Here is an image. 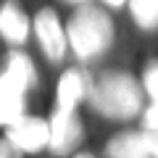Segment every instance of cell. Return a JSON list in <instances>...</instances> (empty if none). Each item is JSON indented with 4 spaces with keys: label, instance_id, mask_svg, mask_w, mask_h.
I'll use <instances>...</instances> for the list:
<instances>
[{
    "label": "cell",
    "instance_id": "obj_16",
    "mask_svg": "<svg viewBox=\"0 0 158 158\" xmlns=\"http://www.w3.org/2000/svg\"><path fill=\"white\" fill-rule=\"evenodd\" d=\"M98 3H103L106 8H111L113 13H116V11H124V8H127V0H98Z\"/></svg>",
    "mask_w": 158,
    "mask_h": 158
},
{
    "label": "cell",
    "instance_id": "obj_11",
    "mask_svg": "<svg viewBox=\"0 0 158 158\" xmlns=\"http://www.w3.org/2000/svg\"><path fill=\"white\" fill-rule=\"evenodd\" d=\"M127 13L140 32H158V0H127Z\"/></svg>",
    "mask_w": 158,
    "mask_h": 158
},
{
    "label": "cell",
    "instance_id": "obj_4",
    "mask_svg": "<svg viewBox=\"0 0 158 158\" xmlns=\"http://www.w3.org/2000/svg\"><path fill=\"white\" fill-rule=\"evenodd\" d=\"M48 124H50V140L45 150L48 158H69L74 150L90 142V124L82 108H71V111L50 108Z\"/></svg>",
    "mask_w": 158,
    "mask_h": 158
},
{
    "label": "cell",
    "instance_id": "obj_14",
    "mask_svg": "<svg viewBox=\"0 0 158 158\" xmlns=\"http://www.w3.org/2000/svg\"><path fill=\"white\" fill-rule=\"evenodd\" d=\"M0 158H29V156L24 150H19V148L0 132Z\"/></svg>",
    "mask_w": 158,
    "mask_h": 158
},
{
    "label": "cell",
    "instance_id": "obj_12",
    "mask_svg": "<svg viewBox=\"0 0 158 158\" xmlns=\"http://www.w3.org/2000/svg\"><path fill=\"white\" fill-rule=\"evenodd\" d=\"M140 82H142V90H145L148 100H158V56L145 61V66L140 71Z\"/></svg>",
    "mask_w": 158,
    "mask_h": 158
},
{
    "label": "cell",
    "instance_id": "obj_15",
    "mask_svg": "<svg viewBox=\"0 0 158 158\" xmlns=\"http://www.w3.org/2000/svg\"><path fill=\"white\" fill-rule=\"evenodd\" d=\"M69 158H100V153H98V148H92L90 142H87V145H82L79 150H74Z\"/></svg>",
    "mask_w": 158,
    "mask_h": 158
},
{
    "label": "cell",
    "instance_id": "obj_1",
    "mask_svg": "<svg viewBox=\"0 0 158 158\" xmlns=\"http://www.w3.org/2000/svg\"><path fill=\"white\" fill-rule=\"evenodd\" d=\"M148 106L145 90H142L140 74L127 66H98L92 69V82L85 98L87 118L98 127H127L137 124Z\"/></svg>",
    "mask_w": 158,
    "mask_h": 158
},
{
    "label": "cell",
    "instance_id": "obj_17",
    "mask_svg": "<svg viewBox=\"0 0 158 158\" xmlns=\"http://www.w3.org/2000/svg\"><path fill=\"white\" fill-rule=\"evenodd\" d=\"M66 6H77V3H85V0H63Z\"/></svg>",
    "mask_w": 158,
    "mask_h": 158
},
{
    "label": "cell",
    "instance_id": "obj_8",
    "mask_svg": "<svg viewBox=\"0 0 158 158\" xmlns=\"http://www.w3.org/2000/svg\"><path fill=\"white\" fill-rule=\"evenodd\" d=\"M32 40V13L19 0H0V42L6 48H27Z\"/></svg>",
    "mask_w": 158,
    "mask_h": 158
},
{
    "label": "cell",
    "instance_id": "obj_10",
    "mask_svg": "<svg viewBox=\"0 0 158 158\" xmlns=\"http://www.w3.org/2000/svg\"><path fill=\"white\" fill-rule=\"evenodd\" d=\"M27 111V92L0 74V129Z\"/></svg>",
    "mask_w": 158,
    "mask_h": 158
},
{
    "label": "cell",
    "instance_id": "obj_2",
    "mask_svg": "<svg viewBox=\"0 0 158 158\" xmlns=\"http://www.w3.org/2000/svg\"><path fill=\"white\" fill-rule=\"evenodd\" d=\"M66 37L71 61L87 69L103 66L118 42V24L111 8L98 0H85L71 6L66 19Z\"/></svg>",
    "mask_w": 158,
    "mask_h": 158
},
{
    "label": "cell",
    "instance_id": "obj_13",
    "mask_svg": "<svg viewBox=\"0 0 158 158\" xmlns=\"http://www.w3.org/2000/svg\"><path fill=\"white\" fill-rule=\"evenodd\" d=\"M137 124L145 132H158V100H148L142 116L137 118Z\"/></svg>",
    "mask_w": 158,
    "mask_h": 158
},
{
    "label": "cell",
    "instance_id": "obj_5",
    "mask_svg": "<svg viewBox=\"0 0 158 158\" xmlns=\"http://www.w3.org/2000/svg\"><path fill=\"white\" fill-rule=\"evenodd\" d=\"M3 135H6L19 150L27 153L29 158H37V156H45V150H48L50 124H48V116L24 111L21 116L13 118L11 124L3 127Z\"/></svg>",
    "mask_w": 158,
    "mask_h": 158
},
{
    "label": "cell",
    "instance_id": "obj_7",
    "mask_svg": "<svg viewBox=\"0 0 158 158\" xmlns=\"http://www.w3.org/2000/svg\"><path fill=\"white\" fill-rule=\"evenodd\" d=\"M95 148L100 153V158H153L150 137L140 124L116 127Z\"/></svg>",
    "mask_w": 158,
    "mask_h": 158
},
{
    "label": "cell",
    "instance_id": "obj_9",
    "mask_svg": "<svg viewBox=\"0 0 158 158\" xmlns=\"http://www.w3.org/2000/svg\"><path fill=\"white\" fill-rule=\"evenodd\" d=\"M0 74L13 82L16 87H21L24 92H34L40 90V69L34 63V58L29 56L24 48H8L6 53V63L0 69Z\"/></svg>",
    "mask_w": 158,
    "mask_h": 158
},
{
    "label": "cell",
    "instance_id": "obj_3",
    "mask_svg": "<svg viewBox=\"0 0 158 158\" xmlns=\"http://www.w3.org/2000/svg\"><path fill=\"white\" fill-rule=\"evenodd\" d=\"M32 42L48 69H63L71 61L66 37V19L56 6H40L32 13Z\"/></svg>",
    "mask_w": 158,
    "mask_h": 158
},
{
    "label": "cell",
    "instance_id": "obj_6",
    "mask_svg": "<svg viewBox=\"0 0 158 158\" xmlns=\"http://www.w3.org/2000/svg\"><path fill=\"white\" fill-rule=\"evenodd\" d=\"M90 82H92V69L82 66L77 61H69L63 69H58L50 108H61V111L82 108L85 98H87V90H90Z\"/></svg>",
    "mask_w": 158,
    "mask_h": 158
}]
</instances>
